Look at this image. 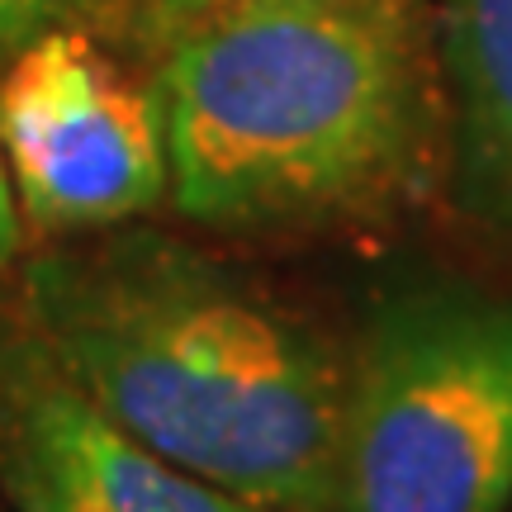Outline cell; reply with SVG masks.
Returning <instances> with one entry per match:
<instances>
[{
  "label": "cell",
  "mask_w": 512,
  "mask_h": 512,
  "mask_svg": "<svg viewBox=\"0 0 512 512\" xmlns=\"http://www.w3.org/2000/svg\"><path fill=\"white\" fill-rule=\"evenodd\" d=\"M176 214L290 238L408 214L446 176L427 0H228L162 48Z\"/></svg>",
  "instance_id": "cell-1"
},
{
  "label": "cell",
  "mask_w": 512,
  "mask_h": 512,
  "mask_svg": "<svg viewBox=\"0 0 512 512\" xmlns=\"http://www.w3.org/2000/svg\"><path fill=\"white\" fill-rule=\"evenodd\" d=\"M15 304L67 380L171 465L256 508H332L351 351L261 280L105 228L24 261Z\"/></svg>",
  "instance_id": "cell-2"
},
{
  "label": "cell",
  "mask_w": 512,
  "mask_h": 512,
  "mask_svg": "<svg viewBox=\"0 0 512 512\" xmlns=\"http://www.w3.org/2000/svg\"><path fill=\"white\" fill-rule=\"evenodd\" d=\"M512 294L422 280L351 347L328 512H508Z\"/></svg>",
  "instance_id": "cell-3"
},
{
  "label": "cell",
  "mask_w": 512,
  "mask_h": 512,
  "mask_svg": "<svg viewBox=\"0 0 512 512\" xmlns=\"http://www.w3.org/2000/svg\"><path fill=\"white\" fill-rule=\"evenodd\" d=\"M0 157L38 233H105L171 195L157 91L76 29H43L0 67Z\"/></svg>",
  "instance_id": "cell-4"
},
{
  "label": "cell",
  "mask_w": 512,
  "mask_h": 512,
  "mask_svg": "<svg viewBox=\"0 0 512 512\" xmlns=\"http://www.w3.org/2000/svg\"><path fill=\"white\" fill-rule=\"evenodd\" d=\"M0 503L10 512H271L223 494L100 413L0 299Z\"/></svg>",
  "instance_id": "cell-5"
},
{
  "label": "cell",
  "mask_w": 512,
  "mask_h": 512,
  "mask_svg": "<svg viewBox=\"0 0 512 512\" xmlns=\"http://www.w3.org/2000/svg\"><path fill=\"white\" fill-rule=\"evenodd\" d=\"M460 214L512 242V0H427Z\"/></svg>",
  "instance_id": "cell-6"
},
{
  "label": "cell",
  "mask_w": 512,
  "mask_h": 512,
  "mask_svg": "<svg viewBox=\"0 0 512 512\" xmlns=\"http://www.w3.org/2000/svg\"><path fill=\"white\" fill-rule=\"evenodd\" d=\"M223 5H228V0H128L133 19L143 24V34L157 38L162 48L181 34V29L200 24L204 15H214V10H223Z\"/></svg>",
  "instance_id": "cell-7"
},
{
  "label": "cell",
  "mask_w": 512,
  "mask_h": 512,
  "mask_svg": "<svg viewBox=\"0 0 512 512\" xmlns=\"http://www.w3.org/2000/svg\"><path fill=\"white\" fill-rule=\"evenodd\" d=\"M57 15V0H0V67L38 38Z\"/></svg>",
  "instance_id": "cell-8"
},
{
  "label": "cell",
  "mask_w": 512,
  "mask_h": 512,
  "mask_svg": "<svg viewBox=\"0 0 512 512\" xmlns=\"http://www.w3.org/2000/svg\"><path fill=\"white\" fill-rule=\"evenodd\" d=\"M19 247H24V214H19L10 176H5V157H0V271L15 266Z\"/></svg>",
  "instance_id": "cell-9"
}]
</instances>
